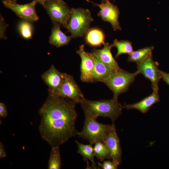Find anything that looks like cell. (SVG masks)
Returning <instances> with one entry per match:
<instances>
[{
    "label": "cell",
    "mask_w": 169,
    "mask_h": 169,
    "mask_svg": "<svg viewBox=\"0 0 169 169\" xmlns=\"http://www.w3.org/2000/svg\"><path fill=\"white\" fill-rule=\"evenodd\" d=\"M76 104L70 99L49 93L40 108L39 132L52 148L59 147L77 135Z\"/></svg>",
    "instance_id": "6da1fadb"
},
{
    "label": "cell",
    "mask_w": 169,
    "mask_h": 169,
    "mask_svg": "<svg viewBox=\"0 0 169 169\" xmlns=\"http://www.w3.org/2000/svg\"><path fill=\"white\" fill-rule=\"evenodd\" d=\"M79 103L84 111L85 117L95 119L99 116L108 117L113 122L121 115L123 109L122 105L118 100L114 98L94 101L84 98Z\"/></svg>",
    "instance_id": "7a4b0ae2"
},
{
    "label": "cell",
    "mask_w": 169,
    "mask_h": 169,
    "mask_svg": "<svg viewBox=\"0 0 169 169\" xmlns=\"http://www.w3.org/2000/svg\"><path fill=\"white\" fill-rule=\"evenodd\" d=\"M71 15L68 24L64 28L71 34L73 38L83 36L90 29L91 23L94 19L88 9H71Z\"/></svg>",
    "instance_id": "3957f363"
},
{
    "label": "cell",
    "mask_w": 169,
    "mask_h": 169,
    "mask_svg": "<svg viewBox=\"0 0 169 169\" xmlns=\"http://www.w3.org/2000/svg\"><path fill=\"white\" fill-rule=\"evenodd\" d=\"M112 127V124H104L97 122L96 119L85 117L83 128L78 132L77 135L92 145L99 142H103Z\"/></svg>",
    "instance_id": "277c9868"
},
{
    "label": "cell",
    "mask_w": 169,
    "mask_h": 169,
    "mask_svg": "<svg viewBox=\"0 0 169 169\" xmlns=\"http://www.w3.org/2000/svg\"><path fill=\"white\" fill-rule=\"evenodd\" d=\"M139 74L137 70L131 73L121 69L115 71L104 83L113 92V98L117 100L120 94L128 90Z\"/></svg>",
    "instance_id": "5b68a950"
},
{
    "label": "cell",
    "mask_w": 169,
    "mask_h": 169,
    "mask_svg": "<svg viewBox=\"0 0 169 169\" xmlns=\"http://www.w3.org/2000/svg\"><path fill=\"white\" fill-rule=\"evenodd\" d=\"M53 24L64 27L68 23L71 15V9L63 0H48L42 6Z\"/></svg>",
    "instance_id": "8992f818"
},
{
    "label": "cell",
    "mask_w": 169,
    "mask_h": 169,
    "mask_svg": "<svg viewBox=\"0 0 169 169\" xmlns=\"http://www.w3.org/2000/svg\"><path fill=\"white\" fill-rule=\"evenodd\" d=\"M49 93L70 99L76 103H79L84 98L73 77L65 73L62 83L59 87Z\"/></svg>",
    "instance_id": "52a82bcc"
},
{
    "label": "cell",
    "mask_w": 169,
    "mask_h": 169,
    "mask_svg": "<svg viewBox=\"0 0 169 169\" xmlns=\"http://www.w3.org/2000/svg\"><path fill=\"white\" fill-rule=\"evenodd\" d=\"M137 71L151 83L153 91L158 92V83L161 78L158 68V64L153 59L152 54L149 55L143 61L137 64Z\"/></svg>",
    "instance_id": "ba28073f"
},
{
    "label": "cell",
    "mask_w": 169,
    "mask_h": 169,
    "mask_svg": "<svg viewBox=\"0 0 169 169\" xmlns=\"http://www.w3.org/2000/svg\"><path fill=\"white\" fill-rule=\"evenodd\" d=\"M2 2L5 7L12 10L24 20L34 22L39 19L35 9L36 4L38 3L35 0L23 5L9 1H2Z\"/></svg>",
    "instance_id": "9c48e42d"
},
{
    "label": "cell",
    "mask_w": 169,
    "mask_h": 169,
    "mask_svg": "<svg viewBox=\"0 0 169 169\" xmlns=\"http://www.w3.org/2000/svg\"><path fill=\"white\" fill-rule=\"evenodd\" d=\"M87 1L92 3L94 6L99 7L100 10L98 13L99 16L103 21L110 23L114 31L120 30L118 18L120 11L117 6L110 3L109 1L102 3L100 4L94 3L89 0Z\"/></svg>",
    "instance_id": "30bf717a"
},
{
    "label": "cell",
    "mask_w": 169,
    "mask_h": 169,
    "mask_svg": "<svg viewBox=\"0 0 169 169\" xmlns=\"http://www.w3.org/2000/svg\"><path fill=\"white\" fill-rule=\"evenodd\" d=\"M114 123L113 122L112 128L103 143L108 151L110 159L118 166L121 162L122 150Z\"/></svg>",
    "instance_id": "8fae6325"
},
{
    "label": "cell",
    "mask_w": 169,
    "mask_h": 169,
    "mask_svg": "<svg viewBox=\"0 0 169 169\" xmlns=\"http://www.w3.org/2000/svg\"><path fill=\"white\" fill-rule=\"evenodd\" d=\"M76 53L81 59L80 79L83 82H92V77L94 66V61L90 54L84 49V45H80Z\"/></svg>",
    "instance_id": "7c38bea8"
},
{
    "label": "cell",
    "mask_w": 169,
    "mask_h": 169,
    "mask_svg": "<svg viewBox=\"0 0 169 169\" xmlns=\"http://www.w3.org/2000/svg\"><path fill=\"white\" fill-rule=\"evenodd\" d=\"M89 53L94 63L92 82L104 83L116 71L103 63L92 53Z\"/></svg>",
    "instance_id": "4fadbf2b"
},
{
    "label": "cell",
    "mask_w": 169,
    "mask_h": 169,
    "mask_svg": "<svg viewBox=\"0 0 169 169\" xmlns=\"http://www.w3.org/2000/svg\"><path fill=\"white\" fill-rule=\"evenodd\" d=\"M64 73L58 71L54 65L41 76L42 79L48 86L49 93L52 92L58 89L61 84Z\"/></svg>",
    "instance_id": "5bb4252c"
},
{
    "label": "cell",
    "mask_w": 169,
    "mask_h": 169,
    "mask_svg": "<svg viewBox=\"0 0 169 169\" xmlns=\"http://www.w3.org/2000/svg\"><path fill=\"white\" fill-rule=\"evenodd\" d=\"M103 45L104 47L102 49H94L91 53L103 63L115 71H118L121 69L111 53V49L114 47L113 44H110L106 42Z\"/></svg>",
    "instance_id": "9a60e30c"
},
{
    "label": "cell",
    "mask_w": 169,
    "mask_h": 169,
    "mask_svg": "<svg viewBox=\"0 0 169 169\" xmlns=\"http://www.w3.org/2000/svg\"><path fill=\"white\" fill-rule=\"evenodd\" d=\"M159 101L158 92L153 91L149 96L136 103L130 104L124 103L122 108L128 110L136 109L142 113H145L148 112L151 106Z\"/></svg>",
    "instance_id": "2e32d148"
},
{
    "label": "cell",
    "mask_w": 169,
    "mask_h": 169,
    "mask_svg": "<svg viewBox=\"0 0 169 169\" xmlns=\"http://www.w3.org/2000/svg\"><path fill=\"white\" fill-rule=\"evenodd\" d=\"M60 25L54 24L49 38V42L57 47H59L68 44L73 38L68 36L63 33L60 28Z\"/></svg>",
    "instance_id": "e0dca14e"
},
{
    "label": "cell",
    "mask_w": 169,
    "mask_h": 169,
    "mask_svg": "<svg viewBox=\"0 0 169 169\" xmlns=\"http://www.w3.org/2000/svg\"><path fill=\"white\" fill-rule=\"evenodd\" d=\"M105 39L103 32L97 28L89 29L86 33V42L92 46L97 47L103 45L105 43Z\"/></svg>",
    "instance_id": "ac0fdd59"
},
{
    "label": "cell",
    "mask_w": 169,
    "mask_h": 169,
    "mask_svg": "<svg viewBox=\"0 0 169 169\" xmlns=\"http://www.w3.org/2000/svg\"><path fill=\"white\" fill-rule=\"evenodd\" d=\"M75 142L78 146L77 152L81 155L84 161H90L92 163V166L94 168H96L95 163L94 161L95 153L92 145L84 144L75 140Z\"/></svg>",
    "instance_id": "d6986e66"
},
{
    "label": "cell",
    "mask_w": 169,
    "mask_h": 169,
    "mask_svg": "<svg viewBox=\"0 0 169 169\" xmlns=\"http://www.w3.org/2000/svg\"><path fill=\"white\" fill-rule=\"evenodd\" d=\"M154 47L151 46L145 47L134 51L129 55L128 61L136 62L137 64L143 61L149 55L152 53Z\"/></svg>",
    "instance_id": "ffe728a7"
},
{
    "label": "cell",
    "mask_w": 169,
    "mask_h": 169,
    "mask_svg": "<svg viewBox=\"0 0 169 169\" xmlns=\"http://www.w3.org/2000/svg\"><path fill=\"white\" fill-rule=\"evenodd\" d=\"M113 44L114 47H115L117 49L115 56L116 58L122 54L129 55L134 51L131 42L128 40H118L115 39Z\"/></svg>",
    "instance_id": "44dd1931"
},
{
    "label": "cell",
    "mask_w": 169,
    "mask_h": 169,
    "mask_svg": "<svg viewBox=\"0 0 169 169\" xmlns=\"http://www.w3.org/2000/svg\"><path fill=\"white\" fill-rule=\"evenodd\" d=\"M61 166L59 147H52L49 160L48 169H59Z\"/></svg>",
    "instance_id": "7402d4cb"
},
{
    "label": "cell",
    "mask_w": 169,
    "mask_h": 169,
    "mask_svg": "<svg viewBox=\"0 0 169 169\" xmlns=\"http://www.w3.org/2000/svg\"><path fill=\"white\" fill-rule=\"evenodd\" d=\"M93 149L95 156L100 161H103L106 159H110L108 151L103 142L95 143Z\"/></svg>",
    "instance_id": "603a6c76"
},
{
    "label": "cell",
    "mask_w": 169,
    "mask_h": 169,
    "mask_svg": "<svg viewBox=\"0 0 169 169\" xmlns=\"http://www.w3.org/2000/svg\"><path fill=\"white\" fill-rule=\"evenodd\" d=\"M18 27L19 31L23 38L26 39L32 38L33 27L30 22L23 20L20 22Z\"/></svg>",
    "instance_id": "cb8c5ba5"
},
{
    "label": "cell",
    "mask_w": 169,
    "mask_h": 169,
    "mask_svg": "<svg viewBox=\"0 0 169 169\" xmlns=\"http://www.w3.org/2000/svg\"><path fill=\"white\" fill-rule=\"evenodd\" d=\"M8 25L4 22V19L1 14L0 16V38L7 39V37L5 35L6 28Z\"/></svg>",
    "instance_id": "d4e9b609"
},
{
    "label": "cell",
    "mask_w": 169,
    "mask_h": 169,
    "mask_svg": "<svg viewBox=\"0 0 169 169\" xmlns=\"http://www.w3.org/2000/svg\"><path fill=\"white\" fill-rule=\"evenodd\" d=\"M98 165L103 169H116L118 166L112 161H104L101 163L100 162L98 163Z\"/></svg>",
    "instance_id": "484cf974"
},
{
    "label": "cell",
    "mask_w": 169,
    "mask_h": 169,
    "mask_svg": "<svg viewBox=\"0 0 169 169\" xmlns=\"http://www.w3.org/2000/svg\"><path fill=\"white\" fill-rule=\"evenodd\" d=\"M8 111L5 104L3 103H0V116L1 117L5 118L8 115Z\"/></svg>",
    "instance_id": "4316f807"
},
{
    "label": "cell",
    "mask_w": 169,
    "mask_h": 169,
    "mask_svg": "<svg viewBox=\"0 0 169 169\" xmlns=\"http://www.w3.org/2000/svg\"><path fill=\"white\" fill-rule=\"evenodd\" d=\"M159 73L161 78L163 80L169 85V73L160 70Z\"/></svg>",
    "instance_id": "83f0119b"
},
{
    "label": "cell",
    "mask_w": 169,
    "mask_h": 169,
    "mask_svg": "<svg viewBox=\"0 0 169 169\" xmlns=\"http://www.w3.org/2000/svg\"><path fill=\"white\" fill-rule=\"evenodd\" d=\"M7 156L4 145L0 142V158H2Z\"/></svg>",
    "instance_id": "f1b7e54d"
},
{
    "label": "cell",
    "mask_w": 169,
    "mask_h": 169,
    "mask_svg": "<svg viewBox=\"0 0 169 169\" xmlns=\"http://www.w3.org/2000/svg\"><path fill=\"white\" fill-rule=\"evenodd\" d=\"M37 2V3H39V4H41L42 6L43 5L45 2L48 0H35Z\"/></svg>",
    "instance_id": "f546056e"
},
{
    "label": "cell",
    "mask_w": 169,
    "mask_h": 169,
    "mask_svg": "<svg viewBox=\"0 0 169 169\" xmlns=\"http://www.w3.org/2000/svg\"><path fill=\"white\" fill-rule=\"evenodd\" d=\"M2 1H9L13 2L16 3V1H17V0H2Z\"/></svg>",
    "instance_id": "4dcf8cb0"
},
{
    "label": "cell",
    "mask_w": 169,
    "mask_h": 169,
    "mask_svg": "<svg viewBox=\"0 0 169 169\" xmlns=\"http://www.w3.org/2000/svg\"><path fill=\"white\" fill-rule=\"evenodd\" d=\"M110 0H102V3L105 2L107 1H109ZM114 2L115 0H113Z\"/></svg>",
    "instance_id": "1f68e13d"
}]
</instances>
